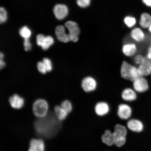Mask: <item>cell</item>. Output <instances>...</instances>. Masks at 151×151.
<instances>
[{
	"instance_id": "1",
	"label": "cell",
	"mask_w": 151,
	"mask_h": 151,
	"mask_svg": "<svg viewBox=\"0 0 151 151\" xmlns=\"http://www.w3.org/2000/svg\"><path fill=\"white\" fill-rule=\"evenodd\" d=\"M55 114L50 113L37 119L34 123L37 134L46 139L54 137L61 129L62 124Z\"/></svg>"
},
{
	"instance_id": "2",
	"label": "cell",
	"mask_w": 151,
	"mask_h": 151,
	"mask_svg": "<svg viewBox=\"0 0 151 151\" xmlns=\"http://www.w3.org/2000/svg\"><path fill=\"white\" fill-rule=\"evenodd\" d=\"M120 74L123 78L132 82L141 76L138 67L126 61L122 62L121 67Z\"/></svg>"
},
{
	"instance_id": "3",
	"label": "cell",
	"mask_w": 151,
	"mask_h": 151,
	"mask_svg": "<svg viewBox=\"0 0 151 151\" xmlns=\"http://www.w3.org/2000/svg\"><path fill=\"white\" fill-rule=\"evenodd\" d=\"M127 133V129L125 126L120 124H116L113 133L114 144L119 147L123 146L126 142Z\"/></svg>"
},
{
	"instance_id": "4",
	"label": "cell",
	"mask_w": 151,
	"mask_h": 151,
	"mask_svg": "<svg viewBox=\"0 0 151 151\" xmlns=\"http://www.w3.org/2000/svg\"><path fill=\"white\" fill-rule=\"evenodd\" d=\"M48 109L47 102L43 99L37 100L34 103L33 106L34 114L39 118L43 117L47 114Z\"/></svg>"
},
{
	"instance_id": "5",
	"label": "cell",
	"mask_w": 151,
	"mask_h": 151,
	"mask_svg": "<svg viewBox=\"0 0 151 151\" xmlns=\"http://www.w3.org/2000/svg\"><path fill=\"white\" fill-rule=\"evenodd\" d=\"M133 87L137 93H143L149 89L150 86L146 77L140 76L133 81Z\"/></svg>"
},
{
	"instance_id": "6",
	"label": "cell",
	"mask_w": 151,
	"mask_h": 151,
	"mask_svg": "<svg viewBox=\"0 0 151 151\" xmlns=\"http://www.w3.org/2000/svg\"><path fill=\"white\" fill-rule=\"evenodd\" d=\"M65 26L68 30L70 41L77 42L78 40V36L80 33L78 24L75 22L69 21L66 22Z\"/></svg>"
},
{
	"instance_id": "7",
	"label": "cell",
	"mask_w": 151,
	"mask_h": 151,
	"mask_svg": "<svg viewBox=\"0 0 151 151\" xmlns=\"http://www.w3.org/2000/svg\"><path fill=\"white\" fill-rule=\"evenodd\" d=\"M81 86L85 92L89 93L93 92L97 88V81L93 77L86 76L83 79L81 82Z\"/></svg>"
},
{
	"instance_id": "8",
	"label": "cell",
	"mask_w": 151,
	"mask_h": 151,
	"mask_svg": "<svg viewBox=\"0 0 151 151\" xmlns=\"http://www.w3.org/2000/svg\"><path fill=\"white\" fill-rule=\"evenodd\" d=\"M132 110L130 106L126 104L119 105L117 114L119 117L122 120H127L132 116Z\"/></svg>"
},
{
	"instance_id": "9",
	"label": "cell",
	"mask_w": 151,
	"mask_h": 151,
	"mask_svg": "<svg viewBox=\"0 0 151 151\" xmlns=\"http://www.w3.org/2000/svg\"><path fill=\"white\" fill-rule=\"evenodd\" d=\"M122 51L124 55L128 57H132L136 55L137 52V47L135 43L129 42L123 46Z\"/></svg>"
},
{
	"instance_id": "10",
	"label": "cell",
	"mask_w": 151,
	"mask_h": 151,
	"mask_svg": "<svg viewBox=\"0 0 151 151\" xmlns=\"http://www.w3.org/2000/svg\"><path fill=\"white\" fill-rule=\"evenodd\" d=\"M53 12L58 19L62 20L67 16L68 14V9L65 5L57 4L54 7Z\"/></svg>"
},
{
	"instance_id": "11",
	"label": "cell",
	"mask_w": 151,
	"mask_h": 151,
	"mask_svg": "<svg viewBox=\"0 0 151 151\" xmlns=\"http://www.w3.org/2000/svg\"><path fill=\"white\" fill-rule=\"evenodd\" d=\"M94 110L96 114L99 116L107 114L110 110L109 104L105 101H100L96 104Z\"/></svg>"
},
{
	"instance_id": "12",
	"label": "cell",
	"mask_w": 151,
	"mask_h": 151,
	"mask_svg": "<svg viewBox=\"0 0 151 151\" xmlns=\"http://www.w3.org/2000/svg\"><path fill=\"white\" fill-rule=\"evenodd\" d=\"M122 98L124 101L132 102L135 101L137 99V93L133 88H128L122 91Z\"/></svg>"
},
{
	"instance_id": "13",
	"label": "cell",
	"mask_w": 151,
	"mask_h": 151,
	"mask_svg": "<svg viewBox=\"0 0 151 151\" xmlns=\"http://www.w3.org/2000/svg\"><path fill=\"white\" fill-rule=\"evenodd\" d=\"M55 32L57 39L61 42L67 43L70 41L69 34L65 32V26L63 25L58 26L56 28Z\"/></svg>"
},
{
	"instance_id": "14",
	"label": "cell",
	"mask_w": 151,
	"mask_h": 151,
	"mask_svg": "<svg viewBox=\"0 0 151 151\" xmlns=\"http://www.w3.org/2000/svg\"><path fill=\"white\" fill-rule=\"evenodd\" d=\"M127 127L131 131L134 132H140L143 131V125L140 121L137 119H131L127 123Z\"/></svg>"
},
{
	"instance_id": "15",
	"label": "cell",
	"mask_w": 151,
	"mask_h": 151,
	"mask_svg": "<svg viewBox=\"0 0 151 151\" xmlns=\"http://www.w3.org/2000/svg\"><path fill=\"white\" fill-rule=\"evenodd\" d=\"M9 101L11 107L15 109H21L24 105V101L23 98L17 94H15L9 97Z\"/></svg>"
},
{
	"instance_id": "16",
	"label": "cell",
	"mask_w": 151,
	"mask_h": 151,
	"mask_svg": "<svg viewBox=\"0 0 151 151\" xmlns=\"http://www.w3.org/2000/svg\"><path fill=\"white\" fill-rule=\"evenodd\" d=\"M138 69L141 76L146 77L151 74L150 60L147 58L146 62L138 66Z\"/></svg>"
},
{
	"instance_id": "17",
	"label": "cell",
	"mask_w": 151,
	"mask_h": 151,
	"mask_svg": "<svg viewBox=\"0 0 151 151\" xmlns=\"http://www.w3.org/2000/svg\"><path fill=\"white\" fill-rule=\"evenodd\" d=\"M28 151H45V144L42 139H32Z\"/></svg>"
},
{
	"instance_id": "18",
	"label": "cell",
	"mask_w": 151,
	"mask_h": 151,
	"mask_svg": "<svg viewBox=\"0 0 151 151\" xmlns=\"http://www.w3.org/2000/svg\"><path fill=\"white\" fill-rule=\"evenodd\" d=\"M131 37L135 42L139 43L142 42L146 38L143 32L139 28H136L132 30Z\"/></svg>"
},
{
	"instance_id": "19",
	"label": "cell",
	"mask_w": 151,
	"mask_h": 151,
	"mask_svg": "<svg viewBox=\"0 0 151 151\" xmlns=\"http://www.w3.org/2000/svg\"><path fill=\"white\" fill-rule=\"evenodd\" d=\"M103 142L108 146H112L114 144L113 133L109 130H106L101 137Z\"/></svg>"
},
{
	"instance_id": "20",
	"label": "cell",
	"mask_w": 151,
	"mask_h": 151,
	"mask_svg": "<svg viewBox=\"0 0 151 151\" xmlns=\"http://www.w3.org/2000/svg\"><path fill=\"white\" fill-rule=\"evenodd\" d=\"M151 24V16L148 13H144L141 14L139 24L143 28H148Z\"/></svg>"
},
{
	"instance_id": "21",
	"label": "cell",
	"mask_w": 151,
	"mask_h": 151,
	"mask_svg": "<svg viewBox=\"0 0 151 151\" xmlns=\"http://www.w3.org/2000/svg\"><path fill=\"white\" fill-rule=\"evenodd\" d=\"M54 110L56 116L60 121L65 120L68 114L61 106H56L55 107Z\"/></svg>"
},
{
	"instance_id": "22",
	"label": "cell",
	"mask_w": 151,
	"mask_h": 151,
	"mask_svg": "<svg viewBox=\"0 0 151 151\" xmlns=\"http://www.w3.org/2000/svg\"><path fill=\"white\" fill-rule=\"evenodd\" d=\"M19 34L24 39H29L31 35V32L27 26H24L20 29Z\"/></svg>"
},
{
	"instance_id": "23",
	"label": "cell",
	"mask_w": 151,
	"mask_h": 151,
	"mask_svg": "<svg viewBox=\"0 0 151 151\" xmlns=\"http://www.w3.org/2000/svg\"><path fill=\"white\" fill-rule=\"evenodd\" d=\"M54 40L52 37L50 36L46 37L44 43L42 47L43 50H48L51 46L54 44Z\"/></svg>"
},
{
	"instance_id": "24",
	"label": "cell",
	"mask_w": 151,
	"mask_h": 151,
	"mask_svg": "<svg viewBox=\"0 0 151 151\" xmlns=\"http://www.w3.org/2000/svg\"><path fill=\"white\" fill-rule=\"evenodd\" d=\"M147 59L146 56L140 54H137L134 56V61L136 65L138 66L144 63Z\"/></svg>"
},
{
	"instance_id": "25",
	"label": "cell",
	"mask_w": 151,
	"mask_h": 151,
	"mask_svg": "<svg viewBox=\"0 0 151 151\" xmlns=\"http://www.w3.org/2000/svg\"><path fill=\"white\" fill-rule=\"evenodd\" d=\"M124 22L128 27L131 28L136 23V19L133 17L127 16L124 18Z\"/></svg>"
},
{
	"instance_id": "26",
	"label": "cell",
	"mask_w": 151,
	"mask_h": 151,
	"mask_svg": "<svg viewBox=\"0 0 151 151\" xmlns=\"http://www.w3.org/2000/svg\"><path fill=\"white\" fill-rule=\"evenodd\" d=\"M61 106L68 113L71 112L73 110L72 104L71 102L68 100L62 102Z\"/></svg>"
},
{
	"instance_id": "27",
	"label": "cell",
	"mask_w": 151,
	"mask_h": 151,
	"mask_svg": "<svg viewBox=\"0 0 151 151\" xmlns=\"http://www.w3.org/2000/svg\"><path fill=\"white\" fill-rule=\"evenodd\" d=\"M7 19V14L3 7H1L0 8V22L1 24L3 23L6 21Z\"/></svg>"
},
{
	"instance_id": "28",
	"label": "cell",
	"mask_w": 151,
	"mask_h": 151,
	"mask_svg": "<svg viewBox=\"0 0 151 151\" xmlns=\"http://www.w3.org/2000/svg\"><path fill=\"white\" fill-rule=\"evenodd\" d=\"M42 62L46 67L47 72H50L52 70V67L51 61L48 58H44Z\"/></svg>"
},
{
	"instance_id": "29",
	"label": "cell",
	"mask_w": 151,
	"mask_h": 151,
	"mask_svg": "<svg viewBox=\"0 0 151 151\" xmlns=\"http://www.w3.org/2000/svg\"><path fill=\"white\" fill-rule=\"evenodd\" d=\"M91 0H77V3L81 8H86L89 6Z\"/></svg>"
},
{
	"instance_id": "30",
	"label": "cell",
	"mask_w": 151,
	"mask_h": 151,
	"mask_svg": "<svg viewBox=\"0 0 151 151\" xmlns=\"http://www.w3.org/2000/svg\"><path fill=\"white\" fill-rule=\"evenodd\" d=\"M37 68L39 71L42 74H45L47 72L46 68L42 62H39L37 63Z\"/></svg>"
},
{
	"instance_id": "31",
	"label": "cell",
	"mask_w": 151,
	"mask_h": 151,
	"mask_svg": "<svg viewBox=\"0 0 151 151\" xmlns=\"http://www.w3.org/2000/svg\"><path fill=\"white\" fill-rule=\"evenodd\" d=\"M46 37L44 35H42V34H40V35H37V45L39 46L42 47L43 43H44L45 39L46 38Z\"/></svg>"
},
{
	"instance_id": "32",
	"label": "cell",
	"mask_w": 151,
	"mask_h": 151,
	"mask_svg": "<svg viewBox=\"0 0 151 151\" xmlns=\"http://www.w3.org/2000/svg\"><path fill=\"white\" fill-rule=\"evenodd\" d=\"M24 50L26 51H28L31 50L32 45L30 42L29 39H24Z\"/></svg>"
},
{
	"instance_id": "33",
	"label": "cell",
	"mask_w": 151,
	"mask_h": 151,
	"mask_svg": "<svg viewBox=\"0 0 151 151\" xmlns=\"http://www.w3.org/2000/svg\"><path fill=\"white\" fill-rule=\"evenodd\" d=\"M4 57V55L1 52L0 54V68L1 69L4 68L5 66V62L3 61Z\"/></svg>"
},
{
	"instance_id": "34",
	"label": "cell",
	"mask_w": 151,
	"mask_h": 151,
	"mask_svg": "<svg viewBox=\"0 0 151 151\" xmlns=\"http://www.w3.org/2000/svg\"><path fill=\"white\" fill-rule=\"evenodd\" d=\"M146 57L148 60H151V44L148 47Z\"/></svg>"
},
{
	"instance_id": "35",
	"label": "cell",
	"mask_w": 151,
	"mask_h": 151,
	"mask_svg": "<svg viewBox=\"0 0 151 151\" xmlns=\"http://www.w3.org/2000/svg\"><path fill=\"white\" fill-rule=\"evenodd\" d=\"M142 1L147 6L151 7V0H142Z\"/></svg>"
},
{
	"instance_id": "36",
	"label": "cell",
	"mask_w": 151,
	"mask_h": 151,
	"mask_svg": "<svg viewBox=\"0 0 151 151\" xmlns=\"http://www.w3.org/2000/svg\"><path fill=\"white\" fill-rule=\"evenodd\" d=\"M148 29L149 32H150V33L151 34V24L149 27H148Z\"/></svg>"
},
{
	"instance_id": "37",
	"label": "cell",
	"mask_w": 151,
	"mask_h": 151,
	"mask_svg": "<svg viewBox=\"0 0 151 151\" xmlns=\"http://www.w3.org/2000/svg\"><path fill=\"white\" fill-rule=\"evenodd\" d=\"M150 65L151 66V60H150Z\"/></svg>"
}]
</instances>
